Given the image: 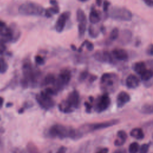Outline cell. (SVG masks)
<instances>
[{"instance_id": "obj_27", "label": "cell", "mask_w": 153, "mask_h": 153, "mask_svg": "<svg viewBox=\"0 0 153 153\" xmlns=\"http://www.w3.org/2000/svg\"><path fill=\"white\" fill-rule=\"evenodd\" d=\"M27 153H39L36 146L32 142L27 143L26 146Z\"/></svg>"}, {"instance_id": "obj_19", "label": "cell", "mask_w": 153, "mask_h": 153, "mask_svg": "<svg viewBox=\"0 0 153 153\" xmlns=\"http://www.w3.org/2000/svg\"><path fill=\"white\" fill-rule=\"evenodd\" d=\"M59 110L63 113H70L74 111V109L65 100L62 101L59 105Z\"/></svg>"}, {"instance_id": "obj_31", "label": "cell", "mask_w": 153, "mask_h": 153, "mask_svg": "<svg viewBox=\"0 0 153 153\" xmlns=\"http://www.w3.org/2000/svg\"><path fill=\"white\" fill-rule=\"evenodd\" d=\"M139 149V145L137 142H134L131 143L128 147L129 153H137Z\"/></svg>"}, {"instance_id": "obj_39", "label": "cell", "mask_w": 153, "mask_h": 153, "mask_svg": "<svg viewBox=\"0 0 153 153\" xmlns=\"http://www.w3.org/2000/svg\"><path fill=\"white\" fill-rule=\"evenodd\" d=\"M13 153H27V152L20 148H15L13 150Z\"/></svg>"}, {"instance_id": "obj_13", "label": "cell", "mask_w": 153, "mask_h": 153, "mask_svg": "<svg viewBox=\"0 0 153 153\" xmlns=\"http://www.w3.org/2000/svg\"><path fill=\"white\" fill-rule=\"evenodd\" d=\"M130 100V95L126 91H122L117 96V105L118 108H122Z\"/></svg>"}, {"instance_id": "obj_26", "label": "cell", "mask_w": 153, "mask_h": 153, "mask_svg": "<svg viewBox=\"0 0 153 153\" xmlns=\"http://www.w3.org/2000/svg\"><path fill=\"white\" fill-rule=\"evenodd\" d=\"M86 26L87 22H80L78 24V35L80 38H82L85 35L86 31Z\"/></svg>"}, {"instance_id": "obj_3", "label": "cell", "mask_w": 153, "mask_h": 153, "mask_svg": "<svg viewBox=\"0 0 153 153\" xmlns=\"http://www.w3.org/2000/svg\"><path fill=\"white\" fill-rule=\"evenodd\" d=\"M118 123V120L113 119L100 123H85L84 124H82L81 126L79 127V128L76 129L77 139L81 138L85 134L92 132L95 130H101L113 126L114 125L117 124Z\"/></svg>"}, {"instance_id": "obj_2", "label": "cell", "mask_w": 153, "mask_h": 153, "mask_svg": "<svg viewBox=\"0 0 153 153\" xmlns=\"http://www.w3.org/2000/svg\"><path fill=\"white\" fill-rule=\"evenodd\" d=\"M47 135L53 138L59 139L70 138L76 139V130L72 127L65 126L61 124L53 125L47 131Z\"/></svg>"}, {"instance_id": "obj_40", "label": "cell", "mask_w": 153, "mask_h": 153, "mask_svg": "<svg viewBox=\"0 0 153 153\" xmlns=\"http://www.w3.org/2000/svg\"><path fill=\"white\" fill-rule=\"evenodd\" d=\"M84 105L85 106V111H86V112H88V113L90 112V111L91 110V108H92L91 104L90 103H88V102H85L84 103Z\"/></svg>"}, {"instance_id": "obj_25", "label": "cell", "mask_w": 153, "mask_h": 153, "mask_svg": "<svg viewBox=\"0 0 153 153\" xmlns=\"http://www.w3.org/2000/svg\"><path fill=\"white\" fill-rule=\"evenodd\" d=\"M153 75V73L151 69H146L141 75V79L143 81H148L149 80H150Z\"/></svg>"}, {"instance_id": "obj_42", "label": "cell", "mask_w": 153, "mask_h": 153, "mask_svg": "<svg viewBox=\"0 0 153 153\" xmlns=\"http://www.w3.org/2000/svg\"><path fill=\"white\" fill-rule=\"evenodd\" d=\"M144 3L149 7H152L153 6V0H142Z\"/></svg>"}, {"instance_id": "obj_14", "label": "cell", "mask_w": 153, "mask_h": 153, "mask_svg": "<svg viewBox=\"0 0 153 153\" xmlns=\"http://www.w3.org/2000/svg\"><path fill=\"white\" fill-rule=\"evenodd\" d=\"M112 54L114 57L118 60L125 61L128 58L127 52L123 48H115L112 50Z\"/></svg>"}, {"instance_id": "obj_18", "label": "cell", "mask_w": 153, "mask_h": 153, "mask_svg": "<svg viewBox=\"0 0 153 153\" xmlns=\"http://www.w3.org/2000/svg\"><path fill=\"white\" fill-rule=\"evenodd\" d=\"M133 69L136 73H137V74L141 75L146 69V65L145 62L142 61L137 62L134 64Z\"/></svg>"}, {"instance_id": "obj_34", "label": "cell", "mask_w": 153, "mask_h": 153, "mask_svg": "<svg viewBox=\"0 0 153 153\" xmlns=\"http://www.w3.org/2000/svg\"><path fill=\"white\" fill-rule=\"evenodd\" d=\"M35 62L38 65H42L44 64V59L40 55H36L35 57Z\"/></svg>"}, {"instance_id": "obj_15", "label": "cell", "mask_w": 153, "mask_h": 153, "mask_svg": "<svg viewBox=\"0 0 153 153\" xmlns=\"http://www.w3.org/2000/svg\"><path fill=\"white\" fill-rule=\"evenodd\" d=\"M139 79L134 74L129 75L126 79V84L129 88H136L139 86Z\"/></svg>"}, {"instance_id": "obj_35", "label": "cell", "mask_w": 153, "mask_h": 153, "mask_svg": "<svg viewBox=\"0 0 153 153\" xmlns=\"http://www.w3.org/2000/svg\"><path fill=\"white\" fill-rule=\"evenodd\" d=\"M82 43L84 44V46H85L87 49L88 51H92L94 49V45H93V44L92 42L88 41V40H85Z\"/></svg>"}, {"instance_id": "obj_50", "label": "cell", "mask_w": 153, "mask_h": 153, "mask_svg": "<svg viewBox=\"0 0 153 153\" xmlns=\"http://www.w3.org/2000/svg\"><path fill=\"white\" fill-rule=\"evenodd\" d=\"M78 1H79V2H86V1H87L88 0H78Z\"/></svg>"}, {"instance_id": "obj_11", "label": "cell", "mask_w": 153, "mask_h": 153, "mask_svg": "<svg viewBox=\"0 0 153 153\" xmlns=\"http://www.w3.org/2000/svg\"><path fill=\"white\" fill-rule=\"evenodd\" d=\"M94 58L102 63H112L113 62V57L111 54L106 50H98L93 54Z\"/></svg>"}, {"instance_id": "obj_28", "label": "cell", "mask_w": 153, "mask_h": 153, "mask_svg": "<svg viewBox=\"0 0 153 153\" xmlns=\"http://www.w3.org/2000/svg\"><path fill=\"white\" fill-rule=\"evenodd\" d=\"M120 36V30L117 27H114L111 32L109 39L110 41H115Z\"/></svg>"}, {"instance_id": "obj_21", "label": "cell", "mask_w": 153, "mask_h": 153, "mask_svg": "<svg viewBox=\"0 0 153 153\" xmlns=\"http://www.w3.org/2000/svg\"><path fill=\"white\" fill-rule=\"evenodd\" d=\"M131 37H132L131 32L130 30L124 29L122 31L121 37L120 40L123 43H127L131 41Z\"/></svg>"}, {"instance_id": "obj_17", "label": "cell", "mask_w": 153, "mask_h": 153, "mask_svg": "<svg viewBox=\"0 0 153 153\" xmlns=\"http://www.w3.org/2000/svg\"><path fill=\"white\" fill-rule=\"evenodd\" d=\"M101 20L100 13L95 8H92L89 14V21L92 24H96Z\"/></svg>"}, {"instance_id": "obj_16", "label": "cell", "mask_w": 153, "mask_h": 153, "mask_svg": "<svg viewBox=\"0 0 153 153\" xmlns=\"http://www.w3.org/2000/svg\"><path fill=\"white\" fill-rule=\"evenodd\" d=\"M117 139L114 141L115 146H122L127 138V134L124 130H119L117 132Z\"/></svg>"}, {"instance_id": "obj_29", "label": "cell", "mask_w": 153, "mask_h": 153, "mask_svg": "<svg viewBox=\"0 0 153 153\" xmlns=\"http://www.w3.org/2000/svg\"><path fill=\"white\" fill-rule=\"evenodd\" d=\"M141 112L145 114H151L153 112L152 105L151 104H145L141 107Z\"/></svg>"}, {"instance_id": "obj_48", "label": "cell", "mask_w": 153, "mask_h": 153, "mask_svg": "<svg viewBox=\"0 0 153 153\" xmlns=\"http://www.w3.org/2000/svg\"><path fill=\"white\" fill-rule=\"evenodd\" d=\"M4 103V98L0 96V108L2 106Z\"/></svg>"}, {"instance_id": "obj_22", "label": "cell", "mask_w": 153, "mask_h": 153, "mask_svg": "<svg viewBox=\"0 0 153 153\" xmlns=\"http://www.w3.org/2000/svg\"><path fill=\"white\" fill-rule=\"evenodd\" d=\"M59 13V7L58 5L53 6L44 10V15L47 18H50L53 14H56Z\"/></svg>"}, {"instance_id": "obj_30", "label": "cell", "mask_w": 153, "mask_h": 153, "mask_svg": "<svg viewBox=\"0 0 153 153\" xmlns=\"http://www.w3.org/2000/svg\"><path fill=\"white\" fill-rule=\"evenodd\" d=\"M8 68V65L4 59L0 58V74H4L7 72Z\"/></svg>"}, {"instance_id": "obj_49", "label": "cell", "mask_w": 153, "mask_h": 153, "mask_svg": "<svg viewBox=\"0 0 153 153\" xmlns=\"http://www.w3.org/2000/svg\"><path fill=\"white\" fill-rule=\"evenodd\" d=\"M71 49L72 50H74V51H76V47H75V45H74V44H72V45H71Z\"/></svg>"}, {"instance_id": "obj_7", "label": "cell", "mask_w": 153, "mask_h": 153, "mask_svg": "<svg viewBox=\"0 0 153 153\" xmlns=\"http://www.w3.org/2000/svg\"><path fill=\"white\" fill-rule=\"evenodd\" d=\"M71 79V72L68 69H63L61 70L58 76L56 78V80L53 84L54 88L58 91L63 88L67 85Z\"/></svg>"}, {"instance_id": "obj_32", "label": "cell", "mask_w": 153, "mask_h": 153, "mask_svg": "<svg viewBox=\"0 0 153 153\" xmlns=\"http://www.w3.org/2000/svg\"><path fill=\"white\" fill-rule=\"evenodd\" d=\"M88 34L90 35V37L93 38H95L96 37H97L99 33L98 32H97L95 29V28L92 26V25H90L88 27Z\"/></svg>"}, {"instance_id": "obj_6", "label": "cell", "mask_w": 153, "mask_h": 153, "mask_svg": "<svg viewBox=\"0 0 153 153\" xmlns=\"http://www.w3.org/2000/svg\"><path fill=\"white\" fill-rule=\"evenodd\" d=\"M109 16L114 20L123 22H129L133 17L131 12L128 9L118 6L113 7L110 9Z\"/></svg>"}, {"instance_id": "obj_43", "label": "cell", "mask_w": 153, "mask_h": 153, "mask_svg": "<svg viewBox=\"0 0 153 153\" xmlns=\"http://www.w3.org/2000/svg\"><path fill=\"white\" fill-rule=\"evenodd\" d=\"M147 53L149 54L150 56H152L153 54V47H152V44H150V45L148 47Z\"/></svg>"}, {"instance_id": "obj_44", "label": "cell", "mask_w": 153, "mask_h": 153, "mask_svg": "<svg viewBox=\"0 0 153 153\" xmlns=\"http://www.w3.org/2000/svg\"><path fill=\"white\" fill-rule=\"evenodd\" d=\"M109 149L108 148H103L101 149L99 151H98L97 153H108Z\"/></svg>"}, {"instance_id": "obj_41", "label": "cell", "mask_w": 153, "mask_h": 153, "mask_svg": "<svg viewBox=\"0 0 153 153\" xmlns=\"http://www.w3.org/2000/svg\"><path fill=\"white\" fill-rule=\"evenodd\" d=\"M66 151H67V148L64 146H62L59 148L56 153H66Z\"/></svg>"}, {"instance_id": "obj_5", "label": "cell", "mask_w": 153, "mask_h": 153, "mask_svg": "<svg viewBox=\"0 0 153 153\" xmlns=\"http://www.w3.org/2000/svg\"><path fill=\"white\" fill-rule=\"evenodd\" d=\"M118 85V77L114 73H105L100 79V87L106 92L114 91Z\"/></svg>"}, {"instance_id": "obj_38", "label": "cell", "mask_w": 153, "mask_h": 153, "mask_svg": "<svg viewBox=\"0 0 153 153\" xmlns=\"http://www.w3.org/2000/svg\"><path fill=\"white\" fill-rule=\"evenodd\" d=\"M87 75H88V72L87 71H84V72H81L79 75V80L81 81H84L87 78Z\"/></svg>"}, {"instance_id": "obj_20", "label": "cell", "mask_w": 153, "mask_h": 153, "mask_svg": "<svg viewBox=\"0 0 153 153\" xmlns=\"http://www.w3.org/2000/svg\"><path fill=\"white\" fill-rule=\"evenodd\" d=\"M130 134L131 137L139 140L142 139L144 137V133L142 129L138 127L132 129L130 133Z\"/></svg>"}, {"instance_id": "obj_8", "label": "cell", "mask_w": 153, "mask_h": 153, "mask_svg": "<svg viewBox=\"0 0 153 153\" xmlns=\"http://www.w3.org/2000/svg\"><path fill=\"white\" fill-rule=\"evenodd\" d=\"M35 99L39 106L44 109L48 110L54 106V101L51 96L46 94L44 91L36 94Z\"/></svg>"}, {"instance_id": "obj_10", "label": "cell", "mask_w": 153, "mask_h": 153, "mask_svg": "<svg viewBox=\"0 0 153 153\" xmlns=\"http://www.w3.org/2000/svg\"><path fill=\"white\" fill-rule=\"evenodd\" d=\"M70 16H71L70 11H67L62 13L59 16L55 24V29L57 32L60 33L64 30L66 22L69 19Z\"/></svg>"}, {"instance_id": "obj_1", "label": "cell", "mask_w": 153, "mask_h": 153, "mask_svg": "<svg viewBox=\"0 0 153 153\" xmlns=\"http://www.w3.org/2000/svg\"><path fill=\"white\" fill-rule=\"evenodd\" d=\"M22 71L23 77L21 81V84L23 87L27 88L29 85L34 87L37 84L40 78L41 73L29 60H26L23 62Z\"/></svg>"}, {"instance_id": "obj_12", "label": "cell", "mask_w": 153, "mask_h": 153, "mask_svg": "<svg viewBox=\"0 0 153 153\" xmlns=\"http://www.w3.org/2000/svg\"><path fill=\"white\" fill-rule=\"evenodd\" d=\"M65 100L74 109L77 108L80 102L79 93L76 90H73L69 93Z\"/></svg>"}, {"instance_id": "obj_45", "label": "cell", "mask_w": 153, "mask_h": 153, "mask_svg": "<svg viewBox=\"0 0 153 153\" xmlns=\"http://www.w3.org/2000/svg\"><path fill=\"white\" fill-rule=\"evenodd\" d=\"M114 153H126V151L124 149H120L116 150Z\"/></svg>"}, {"instance_id": "obj_9", "label": "cell", "mask_w": 153, "mask_h": 153, "mask_svg": "<svg viewBox=\"0 0 153 153\" xmlns=\"http://www.w3.org/2000/svg\"><path fill=\"white\" fill-rule=\"evenodd\" d=\"M111 99L108 94L105 93L102 95L97 100L95 106V110L97 112H102L105 111L110 105Z\"/></svg>"}, {"instance_id": "obj_33", "label": "cell", "mask_w": 153, "mask_h": 153, "mask_svg": "<svg viewBox=\"0 0 153 153\" xmlns=\"http://www.w3.org/2000/svg\"><path fill=\"white\" fill-rule=\"evenodd\" d=\"M149 148V145L148 143H144L139 147V153H148V150Z\"/></svg>"}, {"instance_id": "obj_4", "label": "cell", "mask_w": 153, "mask_h": 153, "mask_svg": "<svg viewBox=\"0 0 153 153\" xmlns=\"http://www.w3.org/2000/svg\"><path fill=\"white\" fill-rule=\"evenodd\" d=\"M44 10L40 4L30 1L22 4L18 8L19 14L25 16H40L44 13Z\"/></svg>"}, {"instance_id": "obj_23", "label": "cell", "mask_w": 153, "mask_h": 153, "mask_svg": "<svg viewBox=\"0 0 153 153\" xmlns=\"http://www.w3.org/2000/svg\"><path fill=\"white\" fill-rule=\"evenodd\" d=\"M56 80V76L53 74H47L43 79L42 84L43 85H47L50 84H53Z\"/></svg>"}, {"instance_id": "obj_37", "label": "cell", "mask_w": 153, "mask_h": 153, "mask_svg": "<svg viewBox=\"0 0 153 153\" xmlns=\"http://www.w3.org/2000/svg\"><path fill=\"white\" fill-rule=\"evenodd\" d=\"M110 5V2L108 0H104L103 3V9L104 11H107L109 9Z\"/></svg>"}, {"instance_id": "obj_47", "label": "cell", "mask_w": 153, "mask_h": 153, "mask_svg": "<svg viewBox=\"0 0 153 153\" xmlns=\"http://www.w3.org/2000/svg\"><path fill=\"white\" fill-rule=\"evenodd\" d=\"M102 2V0H96V3L98 7L101 6Z\"/></svg>"}, {"instance_id": "obj_36", "label": "cell", "mask_w": 153, "mask_h": 153, "mask_svg": "<svg viewBox=\"0 0 153 153\" xmlns=\"http://www.w3.org/2000/svg\"><path fill=\"white\" fill-rule=\"evenodd\" d=\"M6 45L5 43H4L0 39V54H3L6 50Z\"/></svg>"}, {"instance_id": "obj_46", "label": "cell", "mask_w": 153, "mask_h": 153, "mask_svg": "<svg viewBox=\"0 0 153 153\" xmlns=\"http://www.w3.org/2000/svg\"><path fill=\"white\" fill-rule=\"evenodd\" d=\"M50 3L53 6L58 5V3H57V1L56 0H50Z\"/></svg>"}, {"instance_id": "obj_24", "label": "cell", "mask_w": 153, "mask_h": 153, "mask_svg": "<svg viewBox=\"0 0 153 153\" xmlns=\"http://www.w3.org/2000/svg\"><path fill=\"white\" fill-rule=\"evenodd\" d=\"M76 20L78 23L87 22L86 15L84 11L81 8H79L77 10L76 13Z\"/></svg>"}]
</instances>
